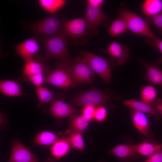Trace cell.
I'll use <instances>...</instances> for the list:
<instances>
[{
    "label": "cell",
    "instance_id": "cell-6",
    "mask_svg": "<svg viewBox=\"0 0 162 162\" xmlns=\"http://www.w3.org/2000/svg\"><path fill=\"white\" fill-rule=\"evenodd\" d=\"M80 54L92 69L98 74L107 84L112 80L109 63L101 57L86 51H81Z\"/></svg>",
    "mask_w": 162,
    "mask_h": 162
},
{
    "label": "cell",
    "instance_id": "cell-36",
    "mask_svg": "<svg viewBox=\"0 0 162 162\" xmlns=\"http://www.w3.org/2000/svg\"><path fill=\"white\" fill-rule=\"evenodd\" d=\"M104 2V1L103 0H88L87 1V3L100 7H101Z\"/></svg>",
    "mask_w": 162,
    "mask_h": 162
},
{
    "label": "cell",
    "instance_id": "cell-1",
    "mask_svg": "<svg viewBox=\"0 0 162 162\" xmlns=\"http://www.w3.org/2000/svg\"><path fill=\"white\" fill-rule=\"evenodd\" d=\"M35 37L42 46L44 52L43 57L46 61L52 58L61 61L70 58L67 46L68 39L63 30L52 36Z\"/></svg>",
    "mask_w": 162,
    "mask_h": 162
},
{
    "label": "cell",
    "instance_id": "cell-20",
    "mask_svg": "<svg viewBox=\"0 0 162 162\" xmlns=\"http://www.w3.org/2000/svg\"><path fill=\"white\" fill-rule=\"evenodd\" d=\"M71 146L66 138H59L52 145L50 154L54 159L59 160L68 153Z\"/></svg>",
    "mask_w": 162,
    "mask_h": 162
},
{
    "label": "cell",
    "instance_id": "cell-23",
    "mask_svg": "<svg viewBox=\"0 0 162 162\" xmlns=\"http://www.w3.org/2000/svg\"><path fill=\"white\" fill-rule=\"evenodd\" d=\"M141 10L143 16H152L162 12V1L145 0L142 3Z\"/></svg>",
    "mask_w": 162,
    "mask_h": 162
},
{
    "label": "cell",
    "instance_id": "cell-25",
    "mask_svg": "<svg viewBox=\"0 0 162 162\" xmlns=\"http://www.w3.org/2000/svg\"><path fill=\"white\" fill-rule=\"evenodd\" d=\"M59 138L57 135L51 131H43L35 135L34 141L37 145L48 146L52 145Z\"/></svg>",
    "mask_w": 162,
    "mask_h": 162
},
{
    "label": "cell",
    "instance_id": "cell-15",
    "mask_svg": "<svg viewBox=\"0 0 162 162\" xmlns=\"http://www.w3.org/2000/svg\"><path fill=\"white\" fill-rule=\"evenodd\" d=\"M123 104L130 110L139 111L153 117L156 120L160 119L162 114L152 104H147L135 100H125Z\"/></svg>",
    "mask_w": 162,
    "mask_h": 162
},
{
    "label": "cell",
    "instance_id": "cell-28",
    "mask_svg": "<svg viewBox=\"0 0 162 162\" xmlns=\"http://www.w3.org/2000/svg\"><path fill=\"white\" fill-rule=\"evenodd\" d=\"M141 101L150 104H153L157 98V93L154 87L151 85L142 87L141 91Z\"/></svg>",
    "mask_w": 162,
    "mask_h": 162
},
{
    "label": "cell",
    "instance_id": "cell-2",
    "mask_svg": "<svg viewBox=\"0 0 162 162\" xmlns=\"http://www.w3.org/2000/svg\"><path fill=\"white\" fill-rule=\"evenodd\" d=\"M115 97L110 91L101 90L92 88L86 91H80L69 100L71 105L84 107L91 105L104 106L114 99Z\"/></svg>",
    "mask_w": 162,
    "mask_h": 162
},
{
    "label": "cell",
    "instance_id": "cell-22",
    "mask_svg": "<svg viewBox=\"0 0 162 162\" xmlns=\"http://www.w3.org/2000/svg\"><path fill=\"white\" fill-rule=\"evenodd\" d=\"M89 122L82 115H73L70 116L69 123V128L66 134L73 132L81 133L87 129Z\"/></svg>",
    "mask_w": 162,
    "mask_h": 162
},
{
    "label": "cell",
    "instance_id": "cell-32",
    "mask_svg": "<svg viewBox=\"0 0 162 162\" xmlns=\"http://www.w3.org/2000/svg\"><path fill=\"white\" fill-rule=\"evenodd\" d=\"M45 75L39 74L29 76L26 77L28 81L32 83L36 88L42 86L45 83Z\"/></svg>",
    "mask_w": 162,
    "mask_h": 162
},
{
    "label": "cell",
    "instance_id": "cell-14",
    "mask_svg": "<svg viewBox=\"0 0 162 162\" xmlns=\"http://www.w3.org/2000/svg\"><path fill=\"white\" fill-rule=\"evenodd\" d=\"M43 56L37 55L33 58L25 62L23 73L27 77L29 76L43 74L45 75L50 71Z\"/></svg>",
    "mask_w": 162,
    "mask_h": 162
},
{
    "label": "cell",
    "instance_id": "cell-37",
    "mask_svg": "<svg viewBox=\"0 0 162 162\" xmlns=\"http://www.w3.org/2000/svg\"><path fill=\"white\" fill-rule=\"evenodd\" d=\"M154 106L162 114V99L157 98L154 103Z\"/></svg>",
    "mask_w": 162,
    "mask_h": 162
},
{
    "label": "cell",
    "instance_id": "cell-27",
    "mask_svg": "<svg viewBox=\"0 0 162 162\" xmlns=\"http://www.w3.org/2000/svg\"><path fill=\"white\" fill-rule=\"evenodd\" d=\"M128 30L127 24L125 21L119 16L112 21L109 29V34L113 37L125 33Z\"/></svg>",
    "mask_w": 162,
    "mask_h": 162
},
{
    "label": "cell",
    "instance_id": "cell-30",
    "mask_svg": "<svg viewBox=\"0 0 162 162\" xmlns=\"http://www.w3.org/2000/svg\"><path fill=\"white\" fill-rule=\"evenodd\" d=\"M143 17L148 25L155 26L159 33L162 35V12L153 16H143Z\"/></svg>",
    "mask_w": 162,
    "mask_h": 162
},
{
    "label": "cell",
    "instance_id": "cell-19",
    "mask_svg": "<svg viewBox=\"0 0 162 162\" xmlns=\"http://www.w3.org/2000/svg\"><path fill=\"white\" fill-rule=\"evenodd\" d=\"M0 91L3 95L9 97H19L23 94L20 82L13 80H1Z\"/></svg>",
    "mask_w": 162,
    "mask_h": 162
},
{
    "label": "cell",
    "instance_id": "cell-5",
    "mask_svg": "<svg viewBox=\"0 0 162 162\" xmlns=\"http://www.w3.org/2000/svg\"><path fill=\"white\" fill-rule=\"evenodd\" d=\"M66 20L60 19L56 14H51L33 23L30 28L36 36H52L63 31V25Z\"/></svg>",
    "mask_w": 162,
    "mask_h": 162
},
{
    "label": "cell",
    "instance_id": "cell-26",
    "mask_svg": "<svg viewBox=\"0 0 162 162\" xmlns=\"http://www.w3.org/2000/svg\"><path fill=\"white\" fill-rule=\"evenodd\" d=\"M38 3L44 10L51 14H54L64 6L66 1L64 0H39Z\"/></svg>",
    "mask_w": 162,
    "mask_h": 162
},
{
    "label": "cell",
    "instance_id": "cell-18",
    "mask_svg": "<svg viewBox=\"0 0 162 162\" xmlns=\"http://www.w3.org/2000/svg\"><path fill=\"white\" fill-rule=\"evenodd\" d=\"M135 145L126 143L117 145L109 152L108 154L122 160H128L137 157Z\"/></svg>",
    "mask_w": 162,
    "mask_h": 162
},
{
    "label": "cell",
    "instance_id": "cell-29",
    "mask_svg": "<svg viewBox=\"0 0 162 162\" xmlns=\"http://www.w3.org/2000/svg\"><path fill=\"white\" fill-rule=\"evenodd\" d=\"M66 138L71 146L75 149L82 151L85 148V144L81 133L73 132L67 134Z\"/></svg>",
    "mask_w": 162,
    "mask_h": 162
},
{
    "label": "cell",
    "instance_id": "cell-13",
    "mask_svg": "<svg viewBox=\"0 0 162 162\" xmlns=\"http://www.w3.org/2000/svg\"><path fill=\"white\" fill-rule=\"evenodd\" d=\"M104 52L110 56L112 60L115 62V65H123L129 57V47L116 41L112 42Z\"/></svg>",
    "mask_w": 162,
    "mask_h": 162
},
{
    "label": "cell",
    "instance_id": "cell-9",
    "mask_svg": "<svg viewBox=\"0 0 162 162\" xmlns=\"http://www.w3.org/2000/svg\"><path fill=\"white\" fill-rule=\"evenodd\" d=\"M40 160L17 139L12 142L8 162H40Z\"/></svg>",
    "mask_w": 162,
    "mask_h": 162
},
{
    "label": "cell",
    "instance_id": "cell-33",
    "mask_svg": "<svg viewBox=\"0 0 162 162\" xmlns=\"http://www.w3.org/2000/svg\"><path fill=\"white\" fill-rule=\"evenodd\" d=\"M96 108L95 106L88 105L83 107L82 110V115L87 120L90 122L94 119Z\"/></svg>",
    "mask_w": 162,
    "mask_h": 162
},
{
    "label": "cell",
    "instance_id": "cell-7",
    "mask_svg": "<svg viewBox=\"0 0 162 162\" xmlns=\"http://www.w3.org/2000/svg\"><path fill=\"white\" fill-rule=\"evenodd\" d=\"M70 71L73 81L76 85L80 83H92L94 72L82 57H76L73 60Z\"/></svg>",
    "mask_w": 162,
    "mask_h": 162
},
{
    "label": "cell",
    "instance_id": "cell-11",
    "mask_svg": "<svg viewBox=\"0 0 162 162\" xmlns=\"http://www.w3.org/2000/svg\"><path fill=\"white\" fill-rule=\"evenodd\" d=\"M63 30L68 40L80 38L83 37L86 32H88L85 18L66 20L63 25Z\"/></svg>",
    "mask_w": 162,
    "mask_h": 162
},
{
    "label": "cell",
    "instance_id": "cell-4",
    "mask_svg": "<svg viewBox=\"0 0 162 162\" xmlns=\"http://www.w3.org/2000/svg\"><path fill=\"white\" fill-rule=\"evenodd\" d=\"M119 16L126 22L128 29L133 33L147 37L150 44L154 39L159 38L151 30L145 20L134 12L122 8L119 10Z\"/></svg>",
    "mask_w": 162,
    "mask_h": 162
},
{
    "label": "cell",
    "instance_id": "cell-16",
    "mask_svg": "<svg viewBox=\"0 0 162 162\" xmlns=\"http://www.w3.org/2000/svg\"><path fill=\"white\" fill-rule=\"evenodd\" d=\"M49 111L54 117L61 118L77 114L79 110L62 100H57L50 104Z\"/></svg>",
    "mask_w": 162,
    "mask_h": 162
},
{
    "label": "cell",
    "instance_id": "cell-39",
    "mask_svg": "<svg viewBox=\"0 0 162 162\" xmlns=\"http://www.w3.org/2000/svg\"><path fill=\"white\" fill-rule=\"evenodd\" d=\"M44 162H55V159L50 158H46Z\"/></svg>",
    "mask_w": 162,
    "mask_h": 162
},
{
    "label": "cell",
    "instance_id": "cell-12",
    "mask_svg": "<svg viewBox=\"0 0 162 162\" xmlns=\"http://www.w3.org/2000/svg\"><path fill=\"white\" fill-rule=\"evenodd\" d=\"M139 61L146 69L144 79L162 88V70L160 68V65L162 62V58L160 57L154 62H149L142 59H139Z\"/></svg>",
    "mask_w": 162,
    "mask_h": 162
},
{
    "label": "cell",
    "instance_id": "cell-31",
    "mask_svg": "<svg viewBox=\"0 0 162 162\" xmlns=\"http://www.w3.org/2000/svg\"><path fill=\"white\" fill-rule=\"evenodd\" d=\"M107 110L104 106H98L95 109L94 119L98 122L104 121L107 116Z\"/></svg>",
    "mask_w": 162,
    "mask_h": 162
},
{
    "label": "cell",
    "instance_id": "cell-10",
    "mask_svg": "<svg viewBox=\"0 0 162 162\" xmlns=\"http://www.w3.org/2000/svg\"><path fill=\"white\" fill-rule=\"evenodd\" d=\"M38 41L33 37L18 43L14 46L16 54L24 62L34 58L40 49Z\"/></svg>",
    "mask_w": 162,
    "mask_h": 162
},
{
    "label": "cell",
    "instance_id": "cell-3",
    "mask_svg": "<svg viewBox=\"0 0 162 162\" xmlns=\"http://www.w3.org/2000/svg\"><path fill=\"white\" fill-rule=\"evenodd\" d=\"M72 62L71 58L59 61L55 68L45 75V83L62 89L76 85L70 71Z\"/></svg>",
    "mask_w": 162,
    "mask_h": 162
},
{
    "label": "cell",
    "instance_id": "cell-21",
    "mask_svg": "<svg viewBox=\"0 0 162 162\" xmlns=\"http://www.w3.org/2000/svg\"><path fill=\"white\" fill-rule=\"evenodd\" d=\"M36 92L40 104H50L57 100H63L64 95L59 93H55L42 86L36 88Z\"/></svg>",
    "mask_w": 162,
    "mask_h": 162
},
{
    "label": "cell",
    "instance_id": "cell-38",
    "mask_svg": "<svg viewBox=\"0 0 162 162\" xmlns=\"http://www.w3.org/2000/svg\"><path fill=\"white\" fill-rule=\"evenodd\" d=\"M6 116L2 112H0V127L1 128L4 127L5 125L4 124L6 123Z\"/></svg>",
    "mask_w": 162,
    "mask_h": 162
},
{
    "label": "cell",
    "instance_id": "cell-8",
    "mask_svg": "<svg viewBox=\"0 0 162 162\" xmlns=\"http://www.w3.org/2000/svg\"><path fill=\"white\" fill-rule=\"evenodd\" d=\"M101 7L87 4L85 16L89 33L95 34L96 28L100 25H105L109 20L107 16L101 10Z\"/></svg>",
    "mask_w": 162,
    "mask_h": 162
},
{
    "label": "cell",
    "instance_id": "cell-35",
    "mask_svg": "<svg viewBox=\"0 0 162 162\" xmlns=\"http://www.w3.org/2000/svg\"><path fill=\"white\" fill-rule=\"evenodd\" d=\"M150 44L153 46L156 47L162 56V40L159 38H156Z\"/></svg>",
    "mask_w": 162,
    "mask_h": 162
},
{
    "label": "cell",
    "instance_id": "cell-17",
    "mask_svg": "<svg viewBox=\"0 0 162 162\" xmlns=\"http://www.w3.org/2000/svg\"><path fill=\"white\" fill-rule=\"evenodd\" d=\"M130 114L133 125L136 129L143 136L151 138L153 134L145 114L134 110H130Z\"/></svg>",
    "mask_w": 162,
    "mask_h": 162
},
{
    "label": "cell",
    "instance_id": "cell-24",
    "mask_svg": "<svg viewBox=\"0 0 162 162\" xmlns=\"http://www.w3.org/2000/svg\"><path fill=\"white\" fill-rule=\"evenodd\" d=\"M135 148L138 154L148 157L162 149V143L145 141L135 145Z\"/></svg>",
    "mask_w": 162,
    "mask_h": 162
},
{
    "label": "cell",
    "instance_id": "cell-34",
    "mask_svg": "<svg viewBox=\"0 0 162 162\" xmlns=\"http://www.w3.org/2000/svg\"><path fill=\"white\" fill-rule=\"evenodd\" d=\"M144 162H162V149L148 157Z\"/></svg>",
    "mask_w": 162,
    "mask_h": 162
}]
</instances>
